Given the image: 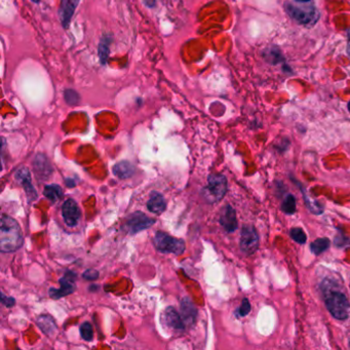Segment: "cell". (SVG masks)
<instances>
[{"instance_id": "1", "label": "cell", "mask_w": 350, "mask_h": 350, "mask_svg": "<svg viewBox=\"0 0 350 350\" xmlns=\"http://www.w3.org/2000/svg\"><path fill=\"white\" fill-rule=\"evenodd\" d=\"M23 234L20 225L11 217L2 215L0 227V251L12 253L23 246Z\"/></svg>"}, {"instance_id": "2", "label": "cell", "mask_w": 350, "mask_h": 350, "mask_svg": "<svg viewBox=\"0 0 350 350\" xmlns=\"http://www.w3.org/2000/svg\"><path fill=\"white\" fill-rule=\"evenodd\" d=\"M325 304L330 313L337 319H346L348 317L349 302L347 297L334 288L324 290Z\"/></svg>"}, {"instance_id": "3", "label": "cell", "mask_w": 350, "mask_h": 350, "mask_svg": "<svg viewBox=\"0 0 350 350\" xmlns=\"http://www.w3.org/2000/svg\"><path fill=\"white\" fill-rule=\"evenodd\" d=\"M227 192V179L221 174H212L208 178V184L203 189L204 199L210 203L215 204L220 202Z\"/></svg>"}, {"instance_id": "4", "label": "cell", "mask_w": 350, "mask_h": 350, "mask_svg": "<svg viewBox=\"0 0 350 350\" xmlns=\"http://www.w3.org/2000/svg\"><path fill=\"white\" fill-rule=\"evenodd\" d=\"M154 246L158 252L181 255L185 251L183 239L171 236L163 231H157L154 236Z\"/></svg>"}, {"instance_id": "5", "label": "cell", "mask_w": 350, "mask_h": 350, "mask_svg": "<svg viewBox=\"0 0 350 350\" xmlns=\"http://www.w3.org/2000/svg\"><path fill=\"white\" fill-rule=\"evenodd\" d=\"M286 13L296 22L302 25L312 24L317 20V10L313 6H300L292 2H285Z\"/></svg>"}, {"instance_id": "6", "label": "cell", "mask_w": 350, "mask_h": 350, "mask_svg": "<svg viewBox=\"0 0 350 350\" xmlns=\"http://www.w3.org/2000/svg\"><path fill=\"white\" fill-rule=\"evenodd\" d=\"M75 280H76L75 272H72L70 270L66 271L65 276L62 279L59 280L60 288H54V287L50 288L49 290L50 296L53 299H60V298L72 294L76 290Z\"/></svg>"}, {"instance_id": "7", "label": "cell", "mask_w": 350, "mask_h": 350, "mask_svg": "<svg viewBox=\"0 0 350 350\" xmlns=\"http://www.w3.org/2000/svg\"><path fill=\"white\" fill-rule=\"evenodd\" d=\"M154 223H155V220L149 218L144 214V212L136 211L129 217L125 227L127 228L129 233L136 234L140 231L147 229V228H149Z\"/></svg>"}, {"instance_id": "8", "label": "cell", "mask_w": 350, "mask_h": 350, "mask_svg": "<svg viewBox=\"0 0 350 350\" xmlns=\"http://www.w3.org/2000/svg\"><path fill=\"white\" fill-rule=\"evenodd\" d=\"M259 248V235L253 226H245L240 235V249L247 255L254 254Z\"/></svg>"}, {"instance_id": "9", "label": "cell", "mask_w": 350, "mask_h": 350, "mask_svg": "<svg viewBox=\"0 0 350 350\" xmlns=\"http://www.w3.org/2000/svg\"><path fill=\"white\" fill-rule=\"evenodd\" d=\"M62 216L64 218L65 223L69 227H74L77 225L80 217L81 212L79 210L78 205L76 204L74 200H67L63 206H62Z\"/></svg>"}, {"instance_id": "10", "label": "cell", "mask_w": 350, "mask_h": 350, "mask_svg": "<svg viewBox=\"0 0 350 350\" xmlns=\"http://www.w3.org/2000/svg\"><path fill=\"white\" fill-rule=\"evenodd\" d=\"M16 180L23 186L29 202H33L37 199V192L32 185V179L27 167H21L16 173Z\"/></svg>"}, {"instance_id": "11", "label": "cell", "mask_w": 350, "mask_h": 350, "mask_svg": "<svg viewBox=\"0 0 350 350\" xmlns=\"http://www.w3.org/2000/svg\"><path fill=\"white\" fill-rule=\"evenodd\" d=\"M162 321L165 327L172 329L173 331H183L185 329V323L182 318L181 314L174 308L167 307L164 309L162 314Z\"/></svg>"}, {"instance_id": "12", "label": "cell", "mask_w": 350, "mask_h": 350, "mask_svg": "<svg viewBox=\"0 0 350 350\" xmlns=\"http://www.w3.org/2000/svg\"><path fill=\"white\" fill-rule=\"evenodd\" d=\"M219 222L227 232H234L236 230L237 228L236 212L231 206L227 205L222 209Z\"/></svg>"}, {"instance_id": "13", "label": "cell", "mask_w": 350, "mask_h": 350, "mask_svg": "<svg viewBox=\"0 0 350 350\" xmlns=\"http://www.w3.org/2000/svg\"><path fill=\"white\" fill-rule=\"evenodd\" d=\"M79 3V0H61L59 16L64 28H68L73 13Z\"/></svg>"}, {"instance_id": "14", "label": "cell", "mask_w": 350, "mask_h": 350, "mask_svg": "<svg viewBox=\"0 0 350 350\" xmlns=\"http://www.w3.org/2000/svg\"><path fill=\"white\" fill-rule=\"evenodd\" d=\"M181 316L185 324L193 325L195 322L197 309L189 298H184L181 301Z\"/></svg>"}, {"instance_id": "15", "label": "cell", "mask_w": 350, "mask_h": 350, "mask_svg": "<svg viewBox=\"0 0 350 350\" xmlns=\"http://www.w3.org/2000/svg\"><path fill=\"white\" fill-rule=\"evenodd\" d=\"M34 172L38 179L45 180L52 174V166L48 158L42 154H38L34 160Z\"/></svg>"}, {"instance_id": "16", "label": "cell", "mask_w": 350, "mask_h": 350, "mask_svg": "<svg viewBox=\"0 0 350 350\" xmlns=\"http://www.w3.org/2000/svg\"><path fill=\"white\" fill-rule=\"evenodd\" d=\"M166 208L164 197L158 192H152L147 203V209L153 214L160 215Z\"/></svg>"}, {"instance_id": "17", "label": "cell", "mask_w": 350, "mask_h": 350, "mask_svg": "<svg viewBox=\"0 0 350 350\" xmlns=\"http://www.w3.org/2000/svg\"><path fill=\"white\" fill-rule=\"evenodd\" d=\"M113 173L119 179H129L134 175L135 167L129 161H120L114 165Z\"/></svg>"}, {"instance_id": "18", "label": "cell", "mask_w": 350, "mask_h": 350, "mask_svg": "<svg viewBox=\"0 0 350 350\" xmlns=\"http://www.w3.org/2000/svg\"><path fill=\"white\" fill-rule=\"evenodd\" d=\"M43 194L49 201H51L52 203L55 204L58 201H60L61 197L63 196V191H62V188H61L59 185L52 184V185H47L44 187Z\"/></svg>"}, {"instance_id": "19", "label": "cell", "mask_w": 350, "mask_h": 350, "mask_svg": "<svg viewBox=\"0 0 350 350\" xmlns=\"http://www.w3.org/2000/svg\"><path fill=\"white\" fill-rule=\"evenodd\" d=\"M264 58H265V60L267 61L268 63H270L272 65L279 64V63L282 62V60H283L281 52L277 47H272V48L266 49L264 51Z\"/></svg>"}, {"instance_id": "20", "label": "cell", "mask_w": 350, "mask_h": 350, "mask_svg": "<svg viewBox=\"0 0 350 350\" xmlns=\"http://www.w3.org/2000/svg\"><path fill=\"white\" fill-rule=\"evenodd\" d=\"M330 239L328 238H318L314 240L310 245V250L314 255H321L330 248Z\"/></svg>"}, {"instance_id": "21", "label": "cell", "mask_w": 350, "mask_h": 350, "mask_svg": "<svg viewBox=\"0 0 350 350\" xmlns=\"http://www.w3.org/2000/svg\"><path fill=\"white\" fill-rule=\"evenodd\" d=\"M38 325H39L40 329L48 335H50L51 333H53L57 329L54 319L51 316H44V315L39 316L38 317Z\"/></svg>"}, {"instance_id": "22", "label": "cell", "mask_w": 350, "mask_h": 350, "mask_svg": "<svg viewBox=\"0 0 350 350\" xmlns=\"http://www.w3.org/2000/svg\"><path fill=\"white\" fill-rule=\"evenodd\" d=\"M281 210L286 215H292L296 211V199L294 195L287 194L281 204Z\"/></svg>"}, {"instance_id": "23", "label": "cell", "mask_w": 350, "mask_h": 350, "mask_svg": "<svg viewBox=\"0 0 350 350\" xmlns=\"http://www.w3.org/2000/svg\"><path fill=\"white\" fill-rule=\"evenodd\" d=\"M109 44H110V40L108 39V37H106L99 44V57L102 64H105L107 62V59L109 56Z\"/></svg>"}, {"instance_id": "24", "label": "cell", "mask_w": 350, "mask_h": 350, "mask_svg": "<svg viewBox=\"0 0 350 350\" xmlns=\"http://www.w3.org/2000/svg\"><path fill=\"white\" fill-rule=\"evenodd\" d=\"M290 235H291L293 240H295L298 243H301V245H303V243H305L306 240H307L305 232H304L301 229V228H298V227L292 228L291 231H290Z\"/></svg>"}, {"instance_id": "25", "label": "cell", "mask_w": 350, "mask_h": 350, "mask_svg": "<svg viewBox=\"0 0 350 350\" xmlns=\"http://www.w3.org/2000/svg\"><path fill=\"white\" fill-rule=\"evenodd\" d=\"M80 335L81 338L85 341H92L93 340V326L90 323H83L80 326Z\"/></svg>"}, {"instance_id": "26", "label": "cell", "mask_w": 350, "mask_h": 350, "mask_svg": "<svg viewBox=\"0 0 350 350\" xmlns=\"http://www.w3.org/2000/svg\"><path fill=\"white\" fill-rule=\"evenodd\" d=\"M304 197H305V202H306V206L307 208L310 210L311 212H313V214H322L323 212V207L322 206H319L317 204V202H314V201H311L309 197H307L306 195H304Z\"/></svg>"}, {"instance_id": "27", "label": "cell", "mask_w": 350, "mask_h": 350, "mask_svg": "<svg viewBox=\"0 0 350 350\" xmlns=\"http://www.w3.org/2000/svg\"><path fill=\"white\" fill-rule=\"evenodd\" d=\"M65 101L69 105H76L79 102V95L73 89L65 90Z\"/></svg>"}, {"instance_id": "28", "label": "cell", "mask_w": 350, "mask_h": 350, "mask_svg": "<svg viewBox=\"0 0 350 350\" xmlns=\"http://www.w3.org/2000/svg\"><path fill=\"white\" fill-rule=\"evenodd\" d=\"M251 311V304L248 301V299H243L241 302V305L239 306L238 310H237V315L239 316H246L250 313Z\"/></svg>"}, {"instance_id": "29", "label": "cell", "mask_w": 350, "mask_h": 350, "mask_svg": "<svg viewBox=\"0 0 350 350\" xmlns=\"http://www.w3.org/2000/svg\"><path fill=\"white\" fill-rule=\"evenodd\" d=\"M82 278L86 280H96L99 279V272L95 269H88L83 272Z\"/></svg>"}, {"instance_id": "30", "label": "cell", "mask_w": 350, "mask_h": 350, "mask_svg": "<svg viewBox=\"0 0 350 350\" xmlns=\"http://www.w3.org/2000/svg\"><path fill=\"white\" fill-rule=\"evenodd\" d=\"M1 302H2V304H3V305H5L6 307H12L13 305H14V304H16V301H14V299L13 298H11V297H6L5 295H4V293H1Z\"/></svg>"}, {"instance_id": "31", "label": "cell", "mask_w": 350, "mask_h": 350, "mask_svg": "<svg viewBox=\"0 0 350 350\" xmlns=\"http://www.w3.org/2000/svg\"><path fill=\"white\" fill-rule=\"evenodd\" d=\"M66 184L68 185V187H74L75 186V182H74V180L67 179L66 180Z\"/></svg>"}, {"instance_id": "32", "label": "cell", "mask_w": 350, "mask_h": 350, "mask_svg": "<svg viewBox=\"0 0 350 350\" xmlns=\"http://www.w3.org/2000/svg\"><path fill=\"white\" fill-rule=\"evenodd\" d=\"M295 1H297L299 3H308V2L312 1V0H295Z\"/></svg>"}, {"instance_id": "33", "label": "cell", "mask_w": 350, "mask_h": 350, "mask_svg": "<svg viewBox=\"0 0 350 350\" xmlns=\"http://www.w3.org/2000/svg\"><path fill=\"white\" fill-rule=\"evenodd\" d=\"M31 1H33V2H35V3H38V2L40 1V0H31Z\"/></svg>"}, {"instance_id": "34", "label": "cell", "mask_w": 350, "mask_h": 350, "mask_svg": "<svg viewBox=\"0 0 350 350\" xmlns=\"http://www.w3.org/2000/svg\"><path fill=\"white\" fill-rule=\"evenodd\" d=\"M348 110H349V112H350V101H349V103H348Z\"/></svg>"}]
</instances>
